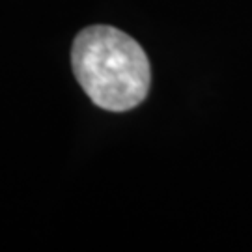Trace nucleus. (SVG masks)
Returning a JSON list of instances; mask_svg holds the SVG:
<instances>
[{"label": "nucleus", "instance_id": "1", "mask_svg": "<svg viewBox=\"0 0 252 252\" xmlns=\"http://www.w3.org/2000/svg\"><path fill=\"white\" fill-rule=\"evenodd\" d=\"M71 65L86 95L110 112L138 107L150 92L152 67L144 49L114 27L81 30L71 47Z\"/></svg>", "mask_w": 252, "mask_h": 252}]
</instances>
